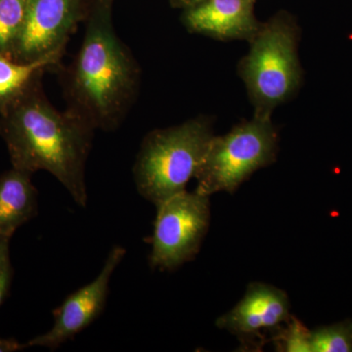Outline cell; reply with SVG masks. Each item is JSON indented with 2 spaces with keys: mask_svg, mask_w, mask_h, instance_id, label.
I'll list each match as a JSON object with an SVG mask.
<instances>
[{
  "mask_svg": "<svg viewBox=\"0 0 352 352\" xmlns=\"http://www.w3.org/2000/svg\"><path fill=\"white\" fill-rule=\"evenodd\" d=\"M94 131L69 109L53 107L41 83L0 115V136L13 168L31 175L48 171L82 208L87 205L85 164Z\"/></svg>",
  "mask_w": 352,
  "mask_h": 352,
  "instance_id": "obj_1",
  "label": "cell"
},
{
  "mask_svg": "<svg viewBox=\"0 0 352 352\" xmlns=\"http://www.w3.org/2000/svg\"><path fill=\"white\" fill-rule=\"evenodd\" d=\"M113 0H94L80 51L65 78L68 109L94 131L118 129L138 89L139 68L113 29Z\"/></svg>",
  "mask_w": 352,
  "mask_h": 352,
  "instance_id": "obj_2",
  "label": "cell"
},
{
  "mask_svg": "<svg viewBox=\"0 0 352 352\" xmlns=\"http://www.w3.org/2000/svg\"><path fill=\"white\" fill-rule=\"evenodd\" d=\"M214 138L212 120L203 116L150 132L133 166L139 194L157 207L185 191L200 170Z\"/></svg>",
  "mask_w": 352,
  "mask_h": 352,
  "instance_id": "obj_3",
  "label": "cell"
},
{
  "mask_svg": "<svg viewBox=\"0 0 352 352\" xmlns=\"http://www.w3.org/2000/svg\"><path fill=\"white\" fill-rule=\"evenodd\" d=\"M298 27L284 16L261 25L250 41L239 74L254 108V117L271 119L273 111L300 88L302 67L298 58Z\"/></svg>",
  "mask_w": 352,
  "mask_h": 352,
  "instance_id": "obj_4",
  "label": "cell"
},
{
  "mask_svg": "<svg viewBox=\"0 0 352 352\" xmlns=\"http://www.w3.org/2000/svg\"><path fill=\"white\" fill-rule=\"evenodd\" d=\"M278 133L271 119L254 117L215 136L197 173L196 192L210 197L233 193L254 173L276 159Z\"/></svg>",
  "mask_w": 352,
  "mask_h": 352,
  "instance_id": "obj_5",
  "label": "cell"
},
{
  "mask_svg": "<svg viewBox=\"0 0 352 352\" xmlns=\"http://www.w3.org/2000/svg\"><path fill=\"white\" fill-rule=\"evenodd\" d=\"M157 210L150 265L173 271L198 254L210 226V197L185 190Z\"/></svg>",
  "mask_w": 352,
  "mask_h": 352,
  "instance_id": "obj_6",
  "label": "cell"
},
{
  "mask_svg": "<svg viewBox=\"0 0 352 352\" xmlns=\"http://www.w3.org/2000/svg\"><path fill=\"white\" fill-rule=\"evenodd\" d=\"M82 17L83 0H29L24 28L11 58L27 63L63 55Z\"/></svg>",
  "mask_w": 352,
  "mask_h": 352,
  "instance_id": "obj_7",
  "label": "cell"
},
{
  "mask_svg": "<svg viewBox=\"0 0 352 352\" xmlns=\"http://www.w3.org/2000/svg\"><path fill=\"white\" fill-rule=\"evenodd\" d=\"M126 252L120 245L113 247L98 276L69 295L59 307L53 310L52 328L28 342L25 347L41 346L53 351L94 323L105 308L111 277Z\"/></svg>",
  "mask_w": 352,
  "mask_h": 352,
  "instance_id": "obj_8",
  "label": "cell"
},
{
  "mask_svg": "<svg viewBox=\"0 0 352 352\" xmlns=\"http://www.w3.org/2000/svg\"><path fill=\"white\" fill-rule=\"evenodd\" d=\"M291 318L288 296L270 285L252 283L244 298L230 311L219 317L217 325L241 340L261 338L263 331L280 330Z\"/></svg>",
  "mask_w": 352,
  "mask_h": 352,
  "instance_id": "obj_9",
  "label": "cell"
},
{
  "mask_svg": "<svg viewBox=\"0 0 352 352\" xmlns=\"http://www.w3.org/2000/svg\"><path fill=\"white\" fill-rule=\"evenodd\" d=\"M254 0H201L188 7L183 23L190 32L221 41H250L261 29L252 11Z\"/></svg>",
  "mask_w": 352,
  "mask_h": 352,
  "instance_id": "obj_10",
  "label": "cell"
},
{
  "mask_svg": "<svg viewBox=\"0 0 352 352\" xmlns=\"http://www.w3.org/2000/svg\"><path fill=\"white\" fill-rule=\"evenodd\" d=\"M31 173L11 168L0 176V238L15 231L38 214V191Z\"/></svg>",
  "mask_w": 352,
  "mask_h": 352,
  "instance_id": "obj_11",
  "label": "cell"
},
{
  "mask_svg": "<svg viewBox=\"0 0 352 352\" xmlns=\"http://www.w3.org/2000/svg\"><path fill=\"white\" fill-rule=\"evenodd\" d=\"M62 56L54 55L23 63L0 54V115L10 110L41 85L43 74L59 64Z\"/></svg>",
  "mask_w": 352,
  "mask_h": 352,
  "instance_id": "obj_12",
  "label": "cell"
},
{
  "mask_svg": "<svg viewBox=\"0 0 352 352\" xmlns=\"http://www.w3.org/2000/svg\"><path fill=\"white\" fill-rule=\"evenodd\" d=\"M29 0H0V54L12 56L27 17Z\"/></svg>",
  "mask_w": 352,
  "mask_h": 352,
  "instance_id": "obj_13",
  "label": "cell"
},
{
  "mask_svg": "<svg viewBox=\"0 0 352 352\" xmlns=\"http://www.w3.org/2000/svg\"><path fill=\"white\" fill-rule=\"evenodd\" d=\"M310 340L311 352H351L352 324L317 329L312 331Z\"/></svg>",
  "mask_w": 352,
  "mask_h": 352,
  "instance_id": "obj_14",
  "label": "cell"
},
{
  "mask_svg": "<svg viewBox=\"0 0 352 352\" xmlns=\"http://www.w3.org/2000/svg\"><path fill=\"white\" fill-rule=\"evenodd\" d=\"M311 331L291 316L286 328H282L276 333V340L281 342L282 351L288 352H311Z\"/></svg>",
  "mask_w": 352,
  "mask_h": 352,
  "instance_id": "obj_15",
  "label": "cell"
},
{
  "mask_svg": "<svg viewBox=\"0 0 352 352\" xmlns=\"http://www.w3.org/2000/svg\"><path fill=\"white\" fill-rule=\"evenodd\" d=\"M8 238H0V307L6 300L13 278Z\"/></svg>",
  "mask_w": 352,
  "mask_h": 352,
  "instance_id": "obj_16",
  "label": "cell"
},
{
  "mask_svg": "<svg viewBox=\"0 0 352 352\" xmlns=\"http://www.w3.org/2000/svg\"><path fill=\"white\" fill-rule=\"evenodd\" d=\"M27 349L25 344H21L15 339H1L0 338V352H14Z\"/></svg>",
  "mask_w": 352,
  "mask_h": 352,
  "instance_id": "obj_17",
  "label": "cell"
},
{
  "mask_svg": "<svg viewBox=\"0 0 352 352\" xmlns=\"http://www.w3.org/2000/svg\"><path fill=\"white\" fill-rule=\"evenodd\" d=\"M201 1V0H173V3H175L176 6L185 7V8L195 6Z\"/></svg>",
  "mask_w": 352,
  "mask_h": 352,
  "instance_id": "obj_18",
  "label": "cell"
}]
</instances>
